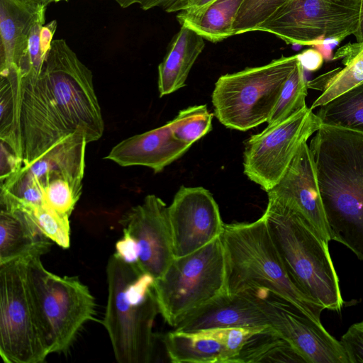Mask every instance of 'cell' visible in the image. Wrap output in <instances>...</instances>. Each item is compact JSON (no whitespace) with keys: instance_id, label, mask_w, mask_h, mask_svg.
Here are the masks:
<instances>
[{"instance_id":"6da1fadb","label":"cell","mask_w":363,"mask_h":363,"mask_svg":"<svg viewBox=\"0 0 363 363\" xmlns=\"http://www.w3.org/2000/svg\"><path fill=\"white\" fill-rule=\"evenodd\" d=\"M308 145L330 240L363 261V135L321 125Z\"/></svg>"},{"instance_id":"7a4b0ae2","label":"cell","mask_w":363,"mask_h":363,"mask_svg":"<svg viewBox=\"0 0 363 363\" xmlns=\"http://www.w3.org/2000/svg\"><path fill=\"white\" fill-rule=\"evenodd\" d=\"M220 238L224 250L228 295L247 291H268L321 323L324 306L293 281L263 216L250 223H225Z\"/></svg>"},{"instance_id":"3957f363","label":"cell","mask_w":363,"mask_h":363,"mask_svg":"<svg viewBox=\"0 0 363 363\" xmlns=\"http://www.w3.org/2000/svg\"><path fill=\"white\" fill-rule=\"evenodd\" d=\"M108 299L101 324L118 363H148L155 348L153 324L159 308L155 278L115 253L106 267Z\"/></svg>"},{"instance_id":"277c9868","label":"cell","mask_w":363,"mask_h":363,"mask_svg":"<svg viewBox=\"0 0 363 363\" xmlns=\"http://www.w3.org/2000/svg\"><path fill=\"white\" fill-rule=\"evenodd\" d=\"M262 216L295 284L325 309L340 312L343 299L328 242L301 213L276 199L268 198Z\"/></svg>"},{"instance_id":"5b68a950","label":"cell","mask_w":363,"mask_h":363,"mask_svg":"<svg viewBox=\"0 0 363 363\" xmlns=\"http://www.w3.org/2000/svg\"><path fill=\"white\" fill-rule=\"evenodd\" d=\"M26 269L48 352H66L83 326L96 320L95 298L78 277L48 271L40 256L27 257Z\"/></svg>"},{"instance_id":"8992f818","label":"cell","mask_w":363,"mask_h":363,"mask_svg":"<svg viewBox=\"0 0 363 363\" xmlns=\"http://www.w3.org/2000/svg\"><path fill=\"white\" fill-rule=\"evenodd\" d=\"M297 55L221 75L211 95L214 116L228 128L246 131L267 122Z\"/></svg>"},{"instance_id":"52a82bcc","label":"cell","mask_w":363,"mask_h":363,"mask_svg":"<svg viewBox=\"0 0 363 363\" xmlns=\"http://www.w3.org/2000/svg\"><path fill=\"white\" fill-rule=\"evenodd\" d=\"M153 290L159 313L173 328L203 305L226 294L220 238L191 254L174 258L155 279Z\"/></svg>"},{"instance_id":"ba28073f","label":"cell","mask_w":363,"mask_h":363,"mask_svg":"<svg viewBox=\"0 0 363 363\" xmlns=\"http://www.w3.org/2000/svg\"><path fill=\"white\" fill-rule=\"evenodd\" d=\"M39 76L71 132L82 134L88 143L100 139L104 125L92 72L65 40H53Z\"/></svg>"},{"instance_id":"9c48e42d","label":"cell","mask_w":363,"mask_h":363,"mask_svg":"<svg viewBox=\"0 0 363 363\" xmlns=\"http://www.w3.org/2000/svg\"><path fill=\"white\" fill-rule=\"evenodd\" d=\"M26 258L0 264V354L6 363H40L50 354L28 283Z\"/></svg>"},{"instance_id":"30bf717a","label":"cell","mask_w":363,"mask_h":363,"mask_svg":"<svg viewBox=\"0 0 363 363\" xmlns=\"http://www.w3.org/2000/svg\"><path fill=\"white\" fill-rule=\"evenodd\" d=\"M360 18V0H291L257 30L286 44L314 45L327 38L354 35Z\"/></svg>"},{"instance_id":"8fae6325","label":"cell","mask_w":363,"mask_h":363,"mask_svg":"<svg viewBox=\"0 0 363 363\" xmlns=\"http://www.w3.org/2000/svg\"><path fill=\"white\" fill-rule=\"evenodd\" d=\"M320 126L317 115L306 106L287 119L251 135L243 152L245 175L267 192L285 174L302 143Z\"/></svg>"},{"instance_id":"7c38bea8","label":"cell","mask_w":363,"mask_h":363,"mask_svg":"<svg viewBox=\"0 0 363 363\" xmlns=\"http://www.w3.org/2000/svg\"><path fill=\"white\" fill-rule=\"evenodd\" d=\"M257 293L269 325L289 341L308 363H349L339 340L290 302L268 291Z\"/></svg>"},{"instance_id":"4fadbf2b","label":"cell","mask_w":363,"mask_h":363,"mask_svg":"<svg viewBox=\"0 0 363 363\" xmlns=\"http://www.w3.org/2000/svg\"><path fill=\"white\" fill-rule=\"evenodd\" d=\"M168 209L174 258L199 250L223 231L218 205L202 186H181Z\"/></svg>"},{"instance_id":"5bb4252c","label":"cell","mask_w":363,"mask_h":363,"mask_svg":"<svg viewBox=\"0 0 363 363\" xmlns=\"http://www.w3.org/2000/svg\"><path fill=\"white\" fill-rule=\"evenodd\" d=\"M123 231L135 240L136 265L155 279L160 277L174 259L173 238L167 204L149 194L121 220Z\"/></svg>"},{"instance_id":"9a60e30c","label":"cell","mask_w":363,"mask_h":363,"mask_svg":"<svg viewBox=\"0 0 363 363\" xmlns=\"http://www.w3.org/2000/svg\"><path fill=\"white\" fill-rule=\"evenodd\" d=\"M21 129L23 165L73 134L52 105L40 76L23 77Z\"/></svg>"},{"instance_id":"2e32d148","label":"cell","mask_w":363,"mask_h":363,"mask_svg":"<svg viewBox=\"0 0 363 363\" xmlns=\"http://www.w3.org/2000/svg\"><path fill=\"white\" fill-rule=\"evenodd\" d=\"M267 193L268 198L301 213L329 243L331 240L315 165L307 141L302 143L279 182Z\"/></svg>"},{"instance_id":"e0dca14e","label":"cell","mask_w":363,"mask_h":363,"mask_svg":"<svg viewBox=\"0 0 363 363\" xmlns=\"http://www.w3.org/2000/svg\"><path fill=\"white\" fill-rule=\"evenodd\" d=\"M269 325L257 293L247 291L222 295L182 320L174 330L198 332L228 328H264Z\"/></svg>"},{"instance_id":"ac0fdd59","label":"cell","mask_w":363,"mask_h":363,"mask_svg":"<svg viewBox=\"0 0 363 363\" xmlns=\"http://www.w3.org/2000/svg\"><path fill=\"white\" fill-rule=\"evenodd\" d=\"M191 147L174 136L167 122L122 140L105 158L122 167L144 166L159 173L183 156Z\"/></svg>"},{"instance_id":"d6986e66","label":"cell","mask_w":363,"mask_h":363,"mask_svg":"<svg viewBox=\"0 0 363 363\" xmlns=\"http://www.w3.org/2000/svg\"><path fill=\"white\" fill-rule=\"evenodd\" d=\"M46 7L30 0H0V72L19 69L32 28Z\"/></svg>"},{"instance_id":"ffe728a7","label":"cell","mask_w":363,"mask_h":363,"mask_svg":"<svg viewBox=\"0 0 363 363\" xmlns=\"http://www.w3.org/2000/svg\"><path fill=\"white\" fill-rule=\"evenodd\" d=\"M24 208H1L0 264L23 257L40 256L52 245Z\"/></svg>"},{"instance_id":"44dd1931","label":"cell","mask_w":363,"mask_h":363,"mask_svg":"<svg viewBox=\"0 0 363 363\" xmlns=\"http://www.w3.org/2000/svg\"><path fill=\"white\" fill-rule=\"evenodd\" d=\"M87 141L80 133H73L22 168L44 190L52 179L64 177L75 186L82 187L85 169V150Z\"/></svg>"},{"instance_id":"7402d4cb","label":"cell","mask_w":363,"mask_h":363,"mask_svg":"<svg viewBox=\"0 0 363 363\" xmlns=\"http://www.w3.org/2000/svg\"><path fill=\"white\" fill-rule=\"evenodd\" d=\"M204 47V39L201 36L181 26L170 41L162 62L158 65L157 85L160 97L186 86L189 74Z\"/></svg>"},{"instance_id":"603a6c76","label":"cell","mask_w":363,"mask_h":363,"mask_svg":"<svg viewBox=\"0 0 363 363\" xmlns=\"http://www.w3.org/2000/svg\"><path fill=\"white\" fill-rule=\"evenodd\" d=\"M167 354L174 363H228V356L223 343L201 331L173 330L162 337Z\"/></svg>"},{"instance_id":"cb8c5ba5","label":"cell","mask_w":363,"mask_h":363,"mask_svg":"<svg viewBox=\"0 0 363 363\" xmlns=\"http://www.w3.org/2000/svg\"><path fill=\"white\" fill-rule=\"evenodd\" d=\"M244 0H216L196 13L179 11L177 20L211 43L234 35L233 24Z\"/></svg>"},{"instance_id":"d4e9b609","label":"cell","mask_w":363,"mask_h":363,"mask_svg":"<svg viewBox=\"0 0 363 363\" xmlns=\"http://www.w3.org/2000/svg\"><path fill=\"white\" fill-rule=\"evenodd\" d=\"M0 76L1 143L23 160L21 129L23 76L16 67L0 72Z\"/></svg>"},{"instance_id":"484cf974","label":"cell","mask_w":363,"mask_h":363,"mask_svg":"<svg viewBox=\"0 0 363 363\" xmlns=\"http://www.w3.org/2000/svg\"><path fill=\"white\" fill-rule=\"evenodd\" d=\"M308 363L304 356L270 325L250 337L233 363Z\"/></svg>"},{"instance_id":"4316f807","label":"cell","mask_w":363,"mask_h":363,"mask_svg":"<svg viewBox=\"0 0 363 363\" xmlns=\"http://www.w3.org/2000/svg\"><path fill=\"white\" fill-rule=\"evenodd\" d=\"M322 125L363 135V82L318 107Z\"/></svg>"},{"instance_id":"83f0119b","label":"cell","mask_w":363,"mask_h":363,"mask_svg":"<svg viewBox=\"0 0 363 363\" xmlns=\"http://www.w3.org/2000/svg\"><path fill=\"white\" fill-rule=\"evenodd\" d=\"M45 11L40 15L30 31L28 48L19 67L23 77H38L51 48L57 23L53 20L45 24Z\"/></svg>"},{"instance_id":"f1b7e54d","label":"cell","mask_w":363,"mask_h":363,"mask_svg":"<svg viewBox=\"0 0 363 363\" xmlns=\"http://www.w3.org/2000/svg\"><path fill=\"white\" fill-rule=\"evenodd\" d=\"M308 82L299 61L286 80L277 103L267 121L268 125L279 123L306 106Z\"/></svg>"},{"instance_id":"f546056e","label":"cell","mask_w":363,"mask_h":363,"mask_svg":"<svg viewBox=\"0 0 363 363\" xmlns=\"http://www.w3.org/2000/svg\"><path fill=\"white\" fill-rule=\"evenodd\" d=\"M213 114L206 105H195L181 110L169 121L174 136L180 142L192 145L211 131Z\"/></svg>"},{"instance_id":"4dcf8cb0","label":"cell","mask_w":363,"mask_h":363,"mask_svg":"<svg viewBox=\"0 0 363 363\" xmlns=\"http://www.w3.org/2000/svg\"><path fill=\"white\" fill-rule=\"evenodd\" d=\"M291 0H244L236 16L234 35L255 31Z\"/></svg>"},{"instance_id":"1f68e13d","label":"cell","mask_w":363,"mask_h":363,"mask_svg":"<svg viewBox=\"0 0 363 363\" xmlns=\"http://www.w3.org/2000/svg\"><path fill=\"white\" fill-rule=\"evenodd\" d=\"M27 210L41 231L52 242L64 249L70 245L69 218L62 217L55 211L42 206L18 207Z\"/></svg>"},{"instance_id":"d6a6232c","label":"cell","mask_w":363,"mask_h":363,"mask_svg":"<svg viewBox=\"0 0 363 363\" xmlns=\"http://www.w3.org/2000/svg\"><path fill=\"white\" fill-rule=\"evenodd\" d=\"M82 188L64 177L52 179L44 188V204L61 216L69 218Z\"/></svg>"},{"instance_id":"836d02e7","label":"cell","mask_w":363,"mask_h":363,"mask_svg":"<svg viewBox=\"0 0 363 363\" xmlns=\"http://www.w3.org/2000/svg\"><path fill=\"white\" fill-rule=\"evenodd\" d=\"M264 328L266 327L228 328L202 330L201 332L220 340L225 347L228 356V363H233L247 339Z\"/></svg>"},{"instance_id":"e575fe53","label":"cell","mask_w":363,"mask_h":363,"mask_svg":"<svg viewBox=\"0 0 363 363\" xmlns=\"http://www.w3.org/2000/svg\"><path fill=\"white\" fill-rule=\"evenodd\" d=\"M339 341L349 363L363 362V321L352 324Z\"/></svg>"},{"instance_id":"d590c367","label":"cell","mask_w":363,"mask_h":363,"mask_svg":"<svg viewBox=\"0 0 363 363\" xmlns=\"http://www.w3.org/2000/svg\"><path fill=\"white\" fill-rule=\"evenodd\" d=\"M120 7L126 9L136 5L145 11L158 8L167 13H174L182 0H113Z\"/></svg>"},{"instance_id":"8d00e7d4","label":"cell","mask_w":363,"mask_h":363,"mask_svg":"<svg viewBox=\"0 0 363 363\" xmlns=\"http://www.w3.org/2000/svg\"><path fill=\"white\" fill-rule=\"evenodd\" d=\"M115 254L128 264H138V255L135 242L126 232H123L122 238L116 243Z\"/></svg>"},{"instance_id":"74e56055","label":"cell","mask_w":363,"mask_h":363,"mask_svg":"<svg viewBox=\"0 0 363 363\" xmlns=\"http://www.w3.org/2000/svg\"><path fill=\"white\" fill-rule=\"evenodd\" d=\"M303 68L310 72L319 69L323 63V57L316 49H308L297 55Z\"/></svg>"},{"instance_id":"f35d334b","label":"cell","mask_w":363,"mask_h":363,"mask_svg":"<svg viewBox=\"0 0 363 363\" xmlns=\"http://www.w3.org/2000/svg\"><path fill=\"white\" fill-rule=\"evenodd\" d=\"M216 0H182L175 8L174 12H198Z\"/></svg>"},{"instance_id":"ab89813d","label":"cell","mask_w":363,"mask_h":363,"mask_svg":"<svg viewBox=\"0 0 363 363\" xmlns=\"http://www.w3.org/2000/svg\"><path fill=\"white\" fill-rule=\"evenodd\" d=\"M340 41L337 39L327 38L320 43L313 45L315 49L321 53L323 58L326 60L333 59V48L335 47Z\"/></svg>"},{"instance_id":"60d3db41","label":"cell","mask_w":363,"mask_h":363,"mask_svg":"<svg viewBox=\"0 0 363 363\" xmlns=\"http://www.w3.org/2000/svg\"><path fill=\"white\" fill-rule=\"evenodd\" d=\"M357 42L363 43V0H360V18L357 31L354 34Z\"/></svg>"},{"instance_id":"b9f144b4","label":"cell","mask_w":363,"mask_h":363,"mask_svg":"<svg viewBox=\"0 0 363 363\" xmlns=\"http://www.w3.org/2000/svg\"><path fill=\"white\" fill-rule=\"evenodd\" d=\"M30 1H32L37 4H43L45 6H48L50 3L54 2V0H30Z\"/></svg>"},{"instance_id":"7bdbcfd3","label":"cell","mask_w":363,"mask_h":363,"mask_svg":"<svg viewBox=\"0 0 363 363\" xmlns=\"http://www.w3.org/2000/svg\"><path fill=\"white\" fill-rule=\"evenodd\" d=\"M67 1L68 0H54V2L57 3V2H60V1Z\"/></svg>"},{"instance_id":"ee69618b","label":"cell","mask_w":363,"mask_h":363,"mask_svg":"<svg viewBox=\"0 0 363 363\" xmlns=\"http://www.w3.org/2000/svg\"><path fill=\"white\" fill-rule=\"evenodd\" d=\"M362 47V57H363V43H360Z\"/></svg>"}]
</instances>
